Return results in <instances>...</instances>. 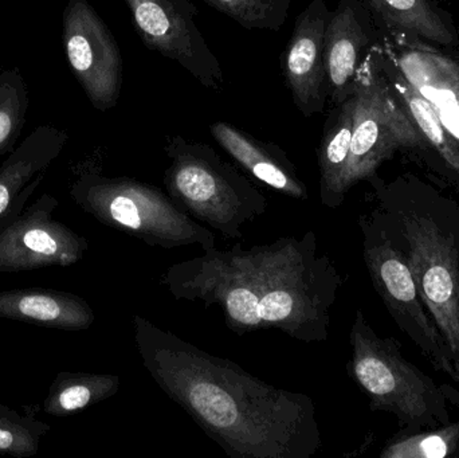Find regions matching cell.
I'll use <instances>...</instances> for the list:
<instances>
[{
    "label": "cell",
    "mask_w": 459,
    "mask_h": 458,
    "mask_svg": "<svg viewBox=\"0 0 459 458\" xmlns=\"http://www.w3.org/2000/svg\"><path fill=\"white\" fill-rule=\"evenodd\" d=\"M143 366L167 397L231 458H312L323 445L317 409L140 315L132 319Z\"/></svg>",
    "instance_id": "6da1fadb"
},
{
    "label": "cell",
    "mask_w": 459,
    "mask_h": 458,
    "mask_svg": "<svg viewBox=\"0 0 459 458\" xmlns=\"http://www.w3.org/2000/svg\"><path fill=\"white\" fill-rule=\"evenodd\" d=\"M160 282L177 300L220 307L237 335L274 328L294 341L323 343L342 277L333 260L318 252L310 230L250 249L204 250L169 266Z\"/></svg>",
    "instance_id": "7a4b0ae2"
},
{
    "label": "cell",
    "mask_w": 459,
    "mask_h": 458,
    "mask_svg": "<svg viewBox=\"0 0 459 458\" xmlns=\"http://www.w3.org/2000/svg\"><path fill=\"white\" fill-rule=\"evenodd\" d=\"M367 214L406 258L420 298L444 336L459 385V204L431 188L369 179Z\"/></svg>",
    "instance_id": "3957f363"
},
{
    "label": "cell",
    "mask_w": 459,
    "mask_h": 458,
    "mask_svg": "<svg viewBox=\"0 0 459 458\" xmlns=\"http://www.w3.org/2000/svg\"><path fill=\"white\" fill-rule=\"evenodd\" d=\"M70 198L108 228L150 246L177 249L198 245L215 247V234L180 209L169 194L134 177H107L85 167L73 180Z\"/></svg>",
    "instance_id": "277c9868"
},
{
    "label": "cell",
    "mask_w": 459,
    "mask_h": 458,
    "mask_svg": "<svg viewBox=\"0 0 459 458\" xmlns=\"http://www.w3.org/2000/svg\"><path fill=\"white\" fill-rule=\"evenodd\" d=\"M164 151L171 160L164 172L167 194L202 225L239 239L243 226L266 212V196L214 148L175 134Z\"/></svg>",
    "instance_id": "5b68a950"
},
{
    "label": "cell",
    "mask_w": 459,
    "mask_h": 458,
    "mask_svg": "<svg viewBox=\"0 0 459 458\" xmlns=\"http://www.w3.org/2000/svg\"><path fill=\"white\" fill-rule=\"evenodd\" d=\"M347 370L366 393L372 411L394 414L404 429H433L452 422L445 385L438 386L404 359L393 338H380L358 309L350 333Z\"/></svg>",
    "instance_id": "8992f818"
},
{
    "label": "cell",
    "mask_w": 459,
    "mask_h": 458,
    "mask_svg": "<svg viewBox=\"0 0 459 458\" xmlns=\"http://www.w3.org/2000/svg\"><path fill=\"white\" fill-rule=\"evenodd\" d=\"M359 226L367 271L394 322L414 341L434 370L457 382L449 347L420 298L406 258L367 212L359 217Z\"/></svg>",
    "instance_id": "52a82bcc"
},
{
    "label": "cell",
    "mask_w": 459,
    "mask_h": 458,
    "mask_svg": "<svg viewBox=\"0 0 459 458\" xmlns=\"http://www.w3.org/2000/svg\"><path fill=\"white\" fill-rule=\"evenodd\" d=\"M352 144L344 177L348 193L356 183L377 177V169L396 151L422 148L420 132L396 101L387 81L361 67L355 91Z\"/></svg>",
    "instance_id": "ba28073f"
},
{
    "label": "cell",
    "mask_w": 459,
    "mask_h": 458,
    "mask_svg": "<svg viewBox=\"0 0 459 458\" xmlns=\"http://www.w3.org/2000/svg\"><path fill=\"white\" fill-rule=\"evenodd\" d=\"M132 24L148 50L187 70L204 88L222 91L220 59L199 30L193 0H126Z\"/></svg>",
    "instance_id": "9c48e42d"
},
{
    "label": "cell",
    "mask_w": 459,
    "mask_h": 458,
    "mask_svg": "<svg viewBox=\"0 0 459 458\" xmlns=\"http://www.w3.org/2000/svg\"><path fill=\"white\" fill-rule=\"evenodd\" d=\"M62 43L70 70L94 109H113L123 88V56L115 35L88 0L67 2Z\"/></svg>",
    "instance_id": "30bf717a"
},
{
    "label": "cell",
    "mask_w": 459,
    "mask_h": 458,
    "mask_svg": "<svg viewBox=\"0 0 459 458\" xmlns=\"http://www.w3.org/2000/svg\"><path fill=\"white\" fill-rule=\"evenodd\" d=\"M58 204L43 194L0 226V273L67 268L82 260L89 241L54 218Z\"/></svg>",
    "instance_id": "8fae6325"
},
{
    "label": "cell",
    "mask_w": 459,
    "mask_h": 458,
    "mask_svg": "<svg viewBox=\"0 0 459 458\" xmlns=\"http://www.w3.org/2000/svg\"><path fill=\"white\" fill-rule=\"evenodd\" d=\"M329 15L325 0H312L297 16L290 39L281 56L283 80L304 117L323 113L329 99L324 64Z\"/></svg>",
    "instance_id": "7c38bea8"
},
{
    "label": "cell",
    "mask_w": 459,
    "mask_h": 458,
    "mask_svg": "<svg viewBox=\"0 0 459 458\" xmlns=\"http://www.w3.org/2000/svg\"><path fill=\"white\" fill-rule=\"evenodd\" d=\"M67 142L69 136L64 129L40 125L8 153L0 166V226L23 210Z\"/></svg>",
    "instance_id": "4fadbf2b"
},
{
    "label": "cell",
    "mask_w": 459,
    "mask_h": 458,
    "mask_svg": "<svg viewBox=\"0 0 459 458\" xmlns=\"http://www.w3.org/2000/svg\"><path fill=\"white\" fill-rule=\"evenodd\" d=\"M368 19L358 0H339L329 15L324 42L328 99L333 105L353 96L363 56L371 45Z\"/></svg>",
    "instance_id": "5bb4252c"
},
{
    "label": "cell",
    "mask_w": 459,
    "mask_h": 458,
    "mask_svg": "<svg viewBox=\"0 0 459 458\" xmlns=\"http://www.w3.org/2000/svg\"><path fill=\"white\" fill-rule=\"evenodd\" d=\"M215 142L259 182L297 201H307L309 193L296 166L282 148L256 139L226 121L210 125Z\"/></svg>",
    "instance_id": "9a60e30c"
},
{
    "label": "cell",
    "mask_w": 459,
    "mask_h": 458,
    "mask_svg": "<svg viewBox=\"0 0 459 458\" xmlns=\"http://www.w3.org/2000/svg\"><path fill=\"white\" fill-rule=\"evenodd\" d=\"M0 319L38 327L85 331L96 320L88 301L74 293L46 288H19L0 292Z\"/></svg>",
    "instance_id": "2e32d148"
},
{
    "label": "cell",
    "mask_w": 459,
    "mask_h": 458,
    "mask_svg": "<svg viewBox=\"0 0 459 458\" xmlns=\"http://www.w3.org/2000/svg\"><path fill=\"white\" fill-rule=\"evenodd\" d=\"M399 73L436 109L459 147V64L444 54L412 48L398 58Z\"/></svg>",
    "instance_id": "e0dca14e"
},
{
    "label": "cell",
    "mask_w": 459,
    "mask_h": 458,
    "mask_svg": "<svg viewBox=\"0 0 459 458\" xmlns=\"http://www.w3.org/2000/svg\"><path fill=\"white\" fill-rule=\"evenodd\" d=\"M356 96L334 105L324 124L323 137L317 151L320 169V198L323 206L334 210L342 206L347 193L344 177L352 144Z\"/></svg>",
    "instance_id": "ac0fdd59"
},
{
    "label": "cell",
    "mask_w": 459,
    "mask_h": 458,
    "mask_svg": "<svg viewBox=\"0 0 459 458\" xmlns=\"http://www.w3.org/2000/svg\"><path fill=\"white\" fill-rule=\"evenodd\" d=\"M121 379L113 374L61 371L48 387L42 403L50 417H69L117 394Z\"/></svg>",
    "instance_id": "d6986e66"
},
{
    "label": "cell",
    "mask_w": 459,
    "mask_h": 458,
    "mask_svg": "<svg viewBox=\"0 0 459 458\" xmlns=\"http://www.w3.org/2000/svg\"><path fill=\"white\" fill-rule=\"evenodd\" d=\"M369 11L387 26L438 45L455 42V34L445 23L430 0H361Z\"/></svg>",
    "instance_id": "ffe728a7"
},
{
    "label": "cell",
    "mask_w": 459,
    "mask_h": 458,
    "mask_svg": "<svg viewBox=\"0 0 459 458\" xmlns=\"http://www.w3.org/2000/svg\"><path fill=\"white\" fill-rule=\"evenodd\" d=\"M399 94L403 97L404 104L409 108V116L417 125L425 142L436 151L441 160V166L450 179L455 180L459 187V147L452 134L446 131L441 118L430 102L404 80L399 73L395 81Z\"/></svg>",
    "instance_id": "44dd1931"
},
{
    "label": "cell",
    "mask_w": 459,
    "mask_h": 458,
    "mask_svg": "<svg viewBox=\"0 0 459 458\" xmlns=\"http://www.w3.org/2000/svg\"><path fill=\"white\" fill-rule=\"evenodd\" d=\"M380 458H459V421L433 429H402Z\"/></svg>",
    "instance_id": "7402d4cb"
},
{
    "label": "cell",
    "mask_w": 459,
    "mask_h": 458,
    "mask_svg": "<svg viewBox=\"0 0 459 458\" xmlns=\"http://www.w3.org/2000/svg\"><path fill=\"white\" fill-rule=\"evenodd\" d=\"M29 86L18 67H0V158L13 152L29 112Z\"/></svg>",
    "instance_id": "603a6c76"
},
{
    "label": "cell",
    "mask_w": 459,
    "mask_h": 458,
    "mask_svg": "<svg viewBox=\"0 0 459 458\" xmlns=\"http://www.w3.org/2000/svg\"><path fill=\"white\" fill-rule=\"evenodd\" d=\"M51 427L35 419L32 413H21L0 403V454L13 458H31L39 452L40 443Z\"/></svg>",
    "instance_id": "cb8c5ba5"
},
{
    "label": "cell",
    "mask_w": 459,
    "mask_h": 458,
    "mask_svg": "<svg viewBox=\"0 0 459 458\" xmlns=\"http://www.w3.org/2000/svg\"><path fill=\"white\" fill-rule=\"evenodd\" d=\"M247 30L280 31L286 23L291 0H204Z\"/></svg>",
    "instance_id": "d4e9b609"
},
{
    "label": "cell",
    "mask_w": 459,
    "mask_h": 458,
    "mask_svg": "<svg viewBox=\"0 0 459 458\" xmlns=\"http://www.w3.org/2000/svg\"><path fill=\"white\" fill-rule=\"evenodd\" d=\"M457 190H458V194H459V187H457Z\"/></svg>",
    "instance_id": "484cf974"
}]
</instances>
